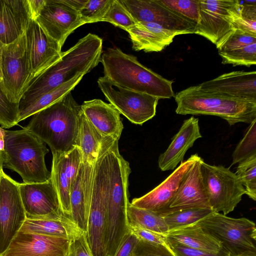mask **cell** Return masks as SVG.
I'll use <instances>...</instances> for the list:
<instances>
[{
  "mask_svg": "<svg viewBox=\"0 0 256 256\" xmlns=\"http://www.w3.org/2000/svg\"><path fill=\"white\" fill-rule=\"evenodd\" d=\"M102 53V40L100 37L89 33L80 38L32 82L18 103V109L76 76L90 72L100 62Z\"/></svg>",
  "mask_w": 256,
  "mask_h": 256,
  "instance_id": "1",
  "label": "cell"
},
{
  "mask_svg": "<svg viewBox=\"0 0 256 256\" xmlns=\"http://www.w3.org/2000/svg\"><path fill=\"white\" fill-rule=\"evenodd\" d=\"M118 139L112 138L106 152L108 190L105 244L108 256H114L130 228L127 219L129 204V163L120 154Z\"/></svg>",
  "mask_w": 256,
  "mask_h": 256,
  "instance_id": "2",
  "label": "cell"
},
{
  "mask_svg": "<svg viewBox=\"0 0 256 256\" xmlns=\"http://www.w3.org/2000/svg\"><path fill=\"white\" fill-rule=\"evenodd\" d=\"M81 106L71 92L32 116L24 128L50 146L52 154H65L76 146Z\"/></svg>",
  "mask_w": 256,
  "mask_h": 256,
  "instance_id": "3",
  "label": "cell"
},
{
  "mask_svg": "<svg viewBox=\"0 0 256 256\" xmlns=\"http://www.w3.org/2000/svg\"><path fill=\"white\" fill-rule=\"evenodd\" d=\"M104 76L120 88L160 98L174 96L173 80H167L140 64L136 57L118 48H108L101 56Z\"/></svg>",
  "mask_w": 256,
  "mask_h": 256,
  "instance_id": "4",
  "label": "cell"
},
{
  "mask_svg": "<svg viewBox=\"0 0 256 256\" xmlns=\"http://www.w3.org/2000/svg\"><path fill=\"white\" fill-rule=\"evenodd\" d=\"M3 167L17 172L24 183L46 182L51 178L45 156L49 150L46 144L24 128L17 130H4Z\"/></svg>",
  "mask_w": 256,
  "mask_h": 256,
  "instance_id": "5",
  "label": "cell"
},
{
  "mask_svg": "<svg viewBox=\"0 0 256 256\" xmlns=\"http://www.w3.org/2000/svg\"><path fill=\"white\" fill-rule=\"evenodd\" d=\"M177 114L211 115L225 120L232 126L250 124L256 120V102L196 90L194 86L174 95Z\"/></svg>",
  "mask_w": 256,
  "mask_h": 256,
  "instance_id": "6",
  "label": "cell"
},
{
  "mask_svg": "<svg viewBox=\"0 0 256 256\" xmlns=\"http://www.w3.org/2000/svg\"><path fill=\"white\" fill-rule=\"evenodd\" d=\"M192 224L219 241L230 256L256 254V226L252 220L213 212Z\"/></svg>",
  "mask_w": 256,
  "mask_h": 256,
  "instance_id": "7",
  "label": "cell"
},
{
  "mask_svg": "<svg viewBox=\"0 0 256 256\" xmlns=\"http://www.w3.org/2000/svg\"><path fill=\"white\" fill-rule=\"evenodd\" d=\"M110 142H102L94 165L86 238L93 256H108L106 250V212L108 190L106 152Z\"/></svg>",
  "mask_w": 256,
  "mask_h": 256,
  "instance_id": "8",
  "label": "cell"
},
{
  "mask_svg": "<svg viewBox=\"0 0 256 256\" xmlns=\"http://www.w3.org/2000/svg\"><path fill=\"white\" fill-rule=\"evenodd\" d=\"M0 64L2 88L10 101L18 104L32 80L26 34L10 44H2Z\"/></svg>",
  "mask_w": 256,
  "mask_h": 256,
  "instance_id": "9",
  "label": "cell"
},
{
  "mask_svg": "<svg viewBox=\"0 0 256 256\" xmlns=\"http://www.w3.org/2000/svg\"><path fill=\"white\" fill-rule=\"evenodd\" d=\"M200 171L211 209L226 215L232 212L246 194L236 174L222 166H212L202 160Z\"/></svg>",
  "mask_w": 256,
  "mask_h": 256,
  "instance_id": "10",
  "label": "cell"
},
{
  "mask_svg": "<svg viewBox=\"0 0 256 256\" xmlns=\"http://www.w3.org/2000/svg\"><path fill=\"white\" fill-rule=\"evenodd\" d=\"M97 82L106 99L132 124L142 125L155 116L158 97L120 88L104 76Z\"/></svg>",
  "mask_w": 256,
  "mask_h": 256,
  "instance_id": "11",
  "label": "cell"
},
{
  "mask_svg": "<svg viewBox=\"0 0 256 256\" xmlns=\"http://www.w3.org/2000/svg\"><path fill=\"white\" fill-rule=\"evenodd\" d=\"M240 8L238 0H200L198 22L194 34L218 48L234 30L232 22Z\"/></svg>",
  "mask_w": 256,
  "mask_h": 256,
  "instance_id": "12",
  "label": "cell"
},
{
  "mask_svg": "<svg viewBox=\"0 0 256 256\" xmlns=\"http://www.w3.org/2000/svg\"><path fill=\"white\" fill-rule=\"evenodd\" d=\"M19 184L2 170L0 178V254L6 248L26 217Z\"/></svg>",
  "mask_w": 256,
  "mask_h": 256,
  "instance_id": "13",
  "label": "cell"
},
{
  "mask_svg": "<svg viewBox=\"0 0 256 256\" xmlns=\"http://www.w3.org/2000/svg\"><path fill=\"white\" fill-rule=\"evenodd\" d=\"M134 22H153L182 34H194L196 24L162 5L159 0H119Z\"/></svg>",
  "mask_w": 256,
  "mask_h": 256,
  "instance_id": "14",
  "label": "cell"
},
{
  "mask_svg": "<svg viewBox=\"0 0 256 256\" xmlns=\"http://www.w3.org/2000/svg\"><path fill=\"white\" fill-rule=\"evenodd\" d=\"M36 21L62 47L68 36L84 24L78 12L64 0H46Z\"/></svg>",
  "mask_w": 256,
  "mask_h": 256,
  "instance_id": "15",
  "label": "cell"
},
{
  "mask_svg": "<svg viewBox=\"0 0 256 256\" xmlns=\"http://www.w3.org/2000/svg\"><path fill=\"white\" fill-rule=\"evenodd\" d=\"M71 240L18 232L0 256H68Z\"/></svg>",
  "mask_w": 256,
  "mask_h": 256,
  "instance_id": "16",
  "label": "cell"
},
{
  "mask_svg": "<svg viewBox=\"0 0 256 256\" xmlns=\"http://www.w3.org/2000/svg\"><path fill=\"white\" fill-rule=\"evenodd\" d=\"M202 160L200 157L186 172L176 194L160 216L187 210L211 209L200 171Z\"/></svg>",
  "mask_w": 256,
  "mask_h": 256,
  "instance_id": "17",
  "label": "cell"
},
{
  "mask_svg": "<svg viewBox=\"0 0 256 256\" xmlns=\"http://www.w3.org/2000/svg\"><path fill=\"white\" fill-rule=\"evenodd\" d=\"M25 34L33 81L60 58L62 47L36 20H31Z\"/></svg>",
  "mask_w": 256,
  "mask_h": 256,
  "instance_id": "18",
  "label": "cell"
},
{
  "mask_svg": "<svg viewBox=\"0 0 256 256\" xmlns=\"http://www.w3.org/2000/svg\"><path fill=\"white\" fill-rule=\"evenodd\" d=\"M196 90L256 102V72L234 71L194 86Z\"/></svg>",
  "mask_w": 256,
  "mask_h": 256,
  "instance_id": "19",
  "label": "cell"
},
{
  "mask_svg": "<svg viewBox=\"0 0 256 256\" xmlns=\"http://www.w3.org/2000/svg\"><path fill=\"white\" fill-rule=\"evenodd\" d=\"M200 157L198 154L192 155L159 185L144 196L134 198L130 204L160 216L176 194L184 176Z\"/></svg>",
  "mask_w": 256,
  "mask_h": 256,
  "instance_id": "20",
  "label": "cell"
},
{
  "mask_svg": "<svg viewBox=\"0 0 256 256\" xmlns=\"http://www.w3.org/2000/svg\"><path fill=\"white\" fill-rule=\"evenodd\" d=\"M19 188L26 215L42 216L64 214L51 178L44 182L19 184Z\"/></svg>",
  "mask_w": 256,
  "mask_h": 256,
  "instance_id": "21",
  "label": "cell"
},
{
  "mask_svg": "<svg viewBox=\"0 0 256 256\" xmlns=\"http://www.w3.org/2000/svg\"><path fill=\"white\" fill-rule=\"evenodd\" d=\"M94 164L82 160L70 188V218L82 232H87Z\"/></svg>",
  "mask_w": 256,
  "mask_h": 256,
  "instance_id": "22",
  "label": "cell"
},
{
  "mask_svg": "<svg viewBox=\"0 0 256 256\" xmlns=\"http://www.w3.org/2000/svg\"><path fill=\"white\" fill-rule=\"evenodd\" d=\"M31 20L28 0H0V41L8 44L24 34Z\"/></svg>",
  "mask_w": 256,
  "mask_h": 256,
  "instance_id": "23",
  "label": "cell"
},
{
  "mask_svg": "<svg viewBox=\"0 0 256 256\" xmlns=\"http://www.w3.org/2000/svg\"><path fill=\"white\" fill-rule=\"evenodd\" d=\"M202 137L198 119L192 116L185 120L167 149L160 156L158 164L160 170H174L183 162L186 152L196 140Z\"/></svg>",
  "mask_w": 256,
  "mask_h": 256,
  "instance_id": "24",
  "label": "cell"
},
{
  "mask_svg": "<svg viewBox=\"0 0 256 256\" xmlns=\"http://www.w3.org/2000/svg\"><path fill=\"white\" fill-rule=\"evenodd\" d=\"M80 106L86 118L102 136L120 139L124 126L120 112L112 104L94 99Z\"/></svg>",
  "mask_w": 256,
  "mask_h": 256,
  "instance_id": "25",
  "label": "cell"
},
{
  "mask_svg": "<svg viewBox=\"0 0 256 256\" xmlns=\"http://www.w3.org/2000/svg\"><path fill=\"white\" fill-rule=\"evenodd\" d=\"M127 32L136 51L159 52L169 46L180 32L166 29L153 22H138Z\"/></svg>",
  "mask_w": 256,
  "mask_h": 256,
  "instance_id": "26",
  "label": "cell"
},
{
  "mask_svg": "<svg viewBox=\"0 0 256 256\" xmlns=\"http://www.w3.org/2000/svg\"><path fill=\"white\" fill-rule=\"evenodd\" d=\"M18 232L64 237L71 240L82 232L70 217L64 214L26 215Z\"/></svg>",
  "mask_w": 256,
  "mask_h": 256,
  "instance_id": "27",
  "label": "cell"
},
{
  "mask_svg": "<svg viewBox=\"0 0 256 256\" xmlns=\"http://www.w3.org/2000/svg\"><path fill=\"white\" fill-rule=\"evenodd\" d=\"M166 242L179 244L210 253L220 252L221 243L202 228L190 224L168 231Z\"/></svg>",
  "mask_w": 256,
  "mask_h": 256,
  "instance_id": "28",
  "label": "cell"
},
{
  "mask_svg": "<svg viewBox=\"0 0 256 256\" xmlns=\"http://www.w3.org/2000/svg\"><path fill=\"white\" fill-rule=\"evenodd\" d=\"M52 154L51 178L58 193L61 210L70 218V188L76 177L64 167L59 153Z\"/></svg>",
  "mask_w": 256,
  "mask_h": 256,
  "instance_id": "29",
  "label": "cell"
},
{
  "mask_svg": "<svg viewBox=\"0 0 256 256\" xmlns=\"http://www.w3.org/2000/svg\"><path fill=\"white\" fill-rule=\"evenodd\" d=\"M104 138L88 120L82 111L76 138V146L82 152L83 160L91 164L94 163Z\"/></svg>",
  "mask_w": 256,
  "mask_h": 256,
  "instance_id": "30",
  "label": "cell"
},
{
  "mask_svg": "<svg viewBox=\"0 0 256 256\" xmlns=\"http://www.w3.org/2000/svg\"><path fill=\"white\" fill-rule=\"evenodd\" d=\"M84 75H78L54 90L46 93L28 105L18 109V122L32 116L70 92Z\"/></svg>",
  "mask_w": 256,
  "mask_h": 256,
  "instance_id": "31",
  "label": "cell"
},
{
  "mask_svg": "<svg viewBox=\"0 0 256 256\" xmlns=\"http://www.w3.org/2000/svg\"><path fill=\"white\" fill-rule=\"evenodd\" d=\"M129 227L146 229L166 234L168 231L164 218L156 212L140 208L129 202L127 208Z\"/></svg>",
  "mask_w": 256,
  "mask_h": 256,
  "instance_id": "32",
  "label": "cell"
},
{
  "mask_svg": "<svg viewBox=\"0 0 256 256\" xmlns=\"http://www.w3.org/2000/svg\"><path fill=\"white\" fill-rule=\"evenodd\" d=\"M213 212L210 208L191 209L172 212L163 218L170 231L192 224Z\"/></svg>",
  "mask_w": 256,
  "mask_h": 256,
  "instance_id": "33",
  "label": "cell"
},
{
  "mask_svg": "<svg viewBox=\"0 0 256 256\" xmlns=\"http://www.w3.org/2000/svg\"><path fill=\"white\" fill-rule=\"evenodd\" d=\"M254 156H256V120L250 124L243 138L235 148L232 164H240Z\"/></svg>",
  "mask_w": 256,
  "mask_h": 256,
  "instance_id": "34",
  "label": "cell"
},
{
  "mask_svg": "<svg viewBox=\"0 0 256 256\" xmlns=\"http://www.w3.org/2000/svg\"><path fill=\"white\" fill-rule=\"evenodd\" d=\"M223 64H232L234 66H250L256 64V42L233 49L220 52Z\"/></svg>",
  "mask_w": 256,
  "mask_h": 256,
  "instance_id": "35",
  "label": "cell"
},
{
  "mask_svg": "<svg viewBox=\"0 0 256 256\" xmlns=\"http://www.w3.org/2000/svg\"><path fill=\"white\" fill-rule=\"evenodd\" d=\"M232 22L234 30H239L256 36V1L244 0ZM240 2V0H239Z\"/></svg>",
  "mask_w": 256,
  "mask_h": 256,
  "instance_id": "36",
  "label": "cell"
},
{
  "mask_svg": "<svg viewBox=\"0 0 256 256\" xmlns=\"http://www.w3.org/2000/svg\"><path fill=\"white\" fill-rule=\"evenodd\" d=\"M235 173L244 188L246 194L256 200V156L238 164Z\"/></svg>",
  "mask_w": 256,
  "mask_h": 256,
  "instance_id": "37",
  "label": "cell"
},
{
  "mask_svg": "<svg viewBox=\"0 0 256 256\" xmlns=\"http://www.w3.org/2000/svg\"><path fill=\"white\" fill-rule=\"evenodd\" d=\"M170 10L196 24L199 18L200 0H159Z\"/></svg>",
  "mask_w": 256,
  "mask_h": 256,
  "instance_id": "38",
  "label": "cell"
},
{
  "mask_svg": "<svg viewBox=\"0 0 256 256\" xmlns=\"http://www.w3.org/2000/svg\"><path fill=\"white\" fill-rule=\"evenodd\" d=\"M102 21L110 22L126 32L136 24L132 16L119 0H112Z\"/></svg>",
  "mask_w": 256,
  "mask_h": 256,
  "instance_id": "39",
  "label": "cell"
},
{
  "mask_svg": "<svg viewBox=\"0 0 256 256\" xmlns=\"http://www.w3.org/2000/svg\"><path fill=\"white\" fill-rule=\"evenodd\" d=\"M113 0H87L79 12L83 24L101 22Z\"/></svg>",
  "mask_w": 256,
  "mask_h": 256,
  "instance_id": "40",
  "label": "cell"
},
{
  "mask_svg": "<svg viewBox=\"0 0 256 256\" xmlns=\"http://www.w3.org/2000/svg\"><path fill=\"white\" fill-rule=\"evenodd\" d=\"M18 123V104L9 100L0 85V125L9 128Z\"/></svg>",
  "mask_w": 256,
  "mask_h": 256,
  "instance_id": "41",
  "label": "cell"
},
{
  "mask_svg": "<svg viewBox=\"0 0 256 256\" xmlns=\"http://www.w3.org/2000/svg\"><path fill=\"white\" fill-rule=\"evenodd\" d=\"M256 42V36L235 29L217 48L218 52H224Z\"/></svg>",
  "mask_w": 256,
  "mask_h": 256,
  "instance_id": "42",
  "label": "cell"
},
{
  "mask_svg": "<svg viewBox=\"0 0 256 256\" xmlns=\"http://www.w3.org/2000/svg\"><path fill=\"white\" fill-rule=\"evenodd\" d=\"M130 256H176L168 244H151L140 240Z\"/></svg>",
  "mask_w": 256,
  "mask_h": 256,
  "instance_id": "43",
  "label": "cell"
},
{
  "mask_svg": "<svg viewBox=\"0 0 256 256\" xmlns=\"http://www.w3.org/2000/svg\"><path fill=\"white\" fill-rule=\"evenodd\" d=\"M176 256H230L229 252L222 248L216 253H210L186 246L184 245L166 242Z\"/></svg>",
  "mask_w": 256,
  "mask_h": 256,
  "instance_id": "44",
  "label": "cell"
},
{
  "mask_svg": "<svg viewBox=\"0 0 256 256\" xmlns=\"http://www.w3.org/2000/svg\"><path fill=\"white\" fill-rule=\"evenodd\" d=\"M68 256H93L86 232H82L71 240Z\"/></svg>",
  "mask_w": 256,
  "mask_h": 256,
  "instance_id": "45",
  "label": "cell"
},
{
  "mask_svg": "<svg viewBox=\"0 0 256 256\" xmlns=\"http://www.w3.org/2000/svg\"><path fill=\"white\" fill-rule=\"evenodd\" d=\"M129 228L130 231L140 240L151 244H167L166 234L138 228Z\"/></svg>",
  "mask_w": 256,
  "mask_h": 256,
  "instance_id": "46",
  "label": "cell"
},
{
  "mask_svg": "<svg viewBox=\"0 0 256 256\" xmlns=\"http://www.w3.org/2000/svg\"><path fill=\"white\" fill-rule=\"evenodd\" d=\"M140 239L130 232L124 237L114 256H130Z\"/></svg>",
  "mask_w": 256,
  "mask_h": 256,
  "instance_id": "47",
  "label": "cell"
},
{
  "mask_svg": "<svg viewBox=\"0 0 256 256\" xmlns=\"http://www.w3.org/2000/svg\"><path fill=\"white\" fill-rule=\"evenodd\" d=\"M31 20H36L46 4V0H28Z\"/></svg>",
  "mask_w": 256,
  "mask_h": 256,
  "instance_id": "48",
  "label": "cell"
},
{
  "mask_svg": "<svg viewBox=\"0 0 256 256\" xmlns=\"http://www.w3.org/2000/svg\"><path fill=\"white\" fill-rule=\"evenodd\" d=\"M64 2L75 9L78 12L80 11L86 2L87 0H64Z\"/></svg>",
  "mask_w": 256,
  "mask_h": 256,
  "instance_id": "49",
  "label": "cell"
},
{
  "mask_svg": "<svg viewBox=\"0 0 256 256\" xmlns=\"http://www.w3.org/2000/svg\"><path fill=\"white\" fill-rule=\"evenodd\" d=\"M4 129L0 128V152H2L4 146Z\"/></svg>",
  "mask_w": 256,
  "mask_h": 256,
  "instance_id": "50",
  "label": "cell"
},
{
  "mask_svg": "<svg viewBox=\"0 0 256 256\" xmlns=\"http://www.w3.org/2000/svg\"><path fill=\"white\" fill-rule=\"evenodd\" d=\"M2 44L0 41V84L2 83V74L1 71V64H0V58H1V52H2Z\"/></svg>",
  "mask_w": 256,
  "mask_h": 256,
  "instance_id": "51",
  "label": "cell"
},
{
  "mask_svg": "<svg viewBox=\"0 0 256 256\" xmlns=\"http://www.w3.org/2000/svg\"><path fill=\"white\" fill-rule=\"evenodd\" d=\"M3 163L2 152H0V169L3 168Z\"/></svg>",
  "mask_w": 256,
  "mask_h": 256,
  "instance_id": "52",
  "label": "cell"
},
{
  "mask_svg": "<svg viewBox=\"0 0 256 256\" xmlns=\"http://www.w3.org/2000/svg\"><path fill=\"white\" fill-rule=\"evenodd\" d=\"M241 256H256V254H248L243 255Z\"/></svg>",
  "mask_w": 256,
  "mask_h": 256,
  "instance_id": "53",
  "label": "cell"
},
{
  "mask_svg": "<svg viewBox=\"0 0 256 256\" xmlns=\"http://www.w3.org/2000/svg\"><path fill=\"white\" fill-rule=\"evenodd\" d=\"M2 170H3V168L0 169V178L1 171H2Z\"/></svg>",
  "mask_w": 256,
  "mask_h": 256,
  "instance_id": "54",
  "label": "cell"
}]
</instances>
